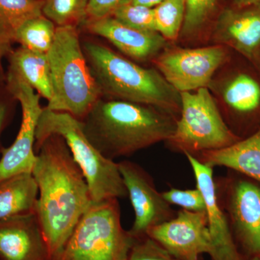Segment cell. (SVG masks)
<instances>
[{
  "instance_id": "cell-1",
  "label": "cell",
  "mask_w": 260,
  "mask_h": 260,
  "mask_svg": "<svg viewBox=\"0 0 260 260\" xmlns=\"http://www.w3.org/2000/svg\"><path fill=\"white\" fill-rule=\"evenodd\" d=\"M37 214L49 260H55L93 203L88 183L64 138L51 135L36 151Z\"/></svg>"
},
{
  "instance_id": "cell-2",
  "label": "cell",
  "mask_w": 260,
  "mask_h": 260,
  "mask_svg": "<svg viewBox=\"0 0 260 260\" xmlns=\"http://www.w3.org/2000/svg\"><path fill=\"white\" fill-rule=\"evenodd\" d=\"M177 121L152 106L102 97L80 121L92 145L105 158L114 160L167 142Z\"/></svg>"
},
{
  "instance_id": "cell-3",
  "label": "cell",
  "mask_w": 260,
  "mask_h": 260,
  "mask_svg": "<svg viewBox=\"0 0 260 260\" xmlns=\"http://www.w3.org/2000/svg\"><path fill=\"white\" fill-rule=\"evenodd\" d=\"M82 47L102 97L152 106L178 119L180 93L158 70L143 68L99 43L84 42Z\"/></svg>"
},
{
  "instance_id": "cell-4",
  "label": "cell",
  "mask_w": 260,
  "mask_h": 260,
  "mask_svg": "<svg viewBox=\"0 0 260 260\" xmlns=\"http://www.w3.org/2000/svg\"><path fill=\"white\" fill-rule=\"evenodd\" d=\"M47 55L53 94L46 109L68 113L83 120L102 95L89 68L76 27L56 26Z\"/></svg>"
},
{
  "instance_id": "cell-5",
  "label": "cell",
  "mask_w": 260,
  "mask_h": 260,
  "mask_svg": "<svg viewBox=\"0 0 260 260\" xmlns=\"http://www.w3.org/2000/svg\"><path fill=\"white\" fill-rule=\"evenodd\" d=\"M51 135L62 137L88 183L93 202L127 197L118 162L102 155L84 133L81 121L66 112L44 108L38 123L34 150Z\"/></svg>"
},
{
  "instance_id": "cell-6",
  "label": "cell",
  "mask_w": 260,
  "mask_h": 260,
  "mask_svg": "<svg viewBox=\"0 0 260 260\" xmlns=\"http://www.w3.org/2000/svg\"><path fill=\"white\" fill-rule=\"evenodd\" d=\"M135 241L121 225L118 199L93 202L55 260H127Z\"/></svg>"
},
{
  "instance_id": "cell-7",
  "label": "cell",
  "mask_w": 260,
  "mask_h": 260,
  "mask_svg": "<svg viewBox=\"0 0 260 260\" xmlns=\"http://www.w3.org/2000/svg\"><path fill=\"white\" fill-rule=\"evenodd\" d=\"M181 112L167 143L174 151L195 155L225 148L240 139L228 126L208 88L180 93Z\"/></svg>"
},
{
  "instance_id": "cell-8",
  "label": "cell",
  "mask_w": 260,
  "mask_h": 260,
  "mask_svg": "<svg viewBox=\"0 0 260 260\" xmlns=\"http://www.w3.org/2000/svg\"><path fill=\"white\" fill-rule=\"evenodd\" d=\"M236 173L215 179L217 197L239 251L260 258V184Z\"/></svg>"
},
{
  "instance_id": "cell-9",
  "label": "cell",
  "mask_w": 260,
  "mask_h": 260,
  "mask_svg": "<svg viewBox=\"0 0 260 260\" xmlns=\"http://www.w3.org/2000/svg\"><path fill=\"white\" fill-rule=\"evenodd\" d=\"M4 83L21 106L22 121L14 143L2 152L0 182L18 174L32 172L37 159L36 133L44 110L40 95L14 72L8 70Z\"/></svg>"
},
{
  "instance_id": "cell-10",
  "label": "cell",
  "mask_w": 260,
  "mask_h": 260,
  "mask_svg": "<svg viewBox=\"0 0 260 260\" xmlns=\"http://www.w3.org/2000/svg\"><path fill=\"white\" fill-rule=\"evenodd\" d=\"M221 45L194 49L171 48L155 56L160 74L179 93L208 88L214 73L226 60Z\"/></svg>"
},
{
  "instance_id": "cell-11",
  "label": "cell",
  "mask_w": 260,
  "mask_h": 260,
  "mask_svg": "<svg viewBox=\"0 0 260 260\" xmlns=\"http://www.w3.org/2000/svg\"><path fill=\"white\" fill-rule=\"evenodd\" d=\"M118 167L134 209V223L129 230L133 237H144L152 228L176 216L177 212L162 198L153 178L139 164L124 160L118 162Z\"/></svg>"
},
{
  "instance_id": "cell-12",
  "label": "cell",
  "mask_w": 260,
  "mask_h": 260,
  "mask_svg": "<svg viewBox=\"0 0 260 260\" xmlns=\"http://www.w3.org/2000/svg\"><path fill=\"white\" fill-rule=\"evenodd\" d=\"M146 235L179 260H198L204 253L212 258L215 253L205 212L181 209L172 220L150 229Z\"/></svg>"
},
{
  "instance_id": "cell-13",
  "label": "cell",
  "mask_w": 260,
  "mask_h": 260,
  "mask_svg": "<svg viewBox=\"0 0 260 260\" xmlns=\"http://www.w3.org/2000/svg\"><path fill=\"white\" fill-rule=\"evenodd\" d=\"M184 155L194 173L196 187L201 191L204 198L205 213L215 249L212 260H247L234 242L226 214L219 203L213 168L202 164L191 154Z\"/></svg>"
},
{
  "instance_id": "cell-14",
  "label": "cell",
  "mask_w": 260,
  "mask_h": 260,
  "mask_svg": "<svg viewBox=\"0 0 260 260\" xmlns=\"http://www.w3.org/2000/svg\"><path fill=\"white\" fill-rule=\"evenodd\" d=\"M85 23L91 34L107 39L123 54L137 61L155 58L167 43L158 32L132 28L113 17Z\"/></svg>"
},
{
  "instance_id": "cell-15",
  "label": "cell",
  "mask_w": 260,
  "mask_h": 260,
  "mask_svg": "<svg viewBox=\"0 0 260 260\" xmlns=\"http://www.w3.org/2000/svg\"><path fill=\"white\" fill-rule=\"evenodd\" d=\"M0 260H49L36 213L0 223Z\"/></svg>"
},
{
  "instance_id": "cell-16",
  "label": "cell",
  "mask_w": 260,
  "mask_h": 260,
  "mask_svg": "<svg viewBox=\"0 0 260 260\" xmlns=\"http://www.w3.org/2000/svg\"><path fill=\"white\" fill-rule=\"evenodd\" d=\"M193 156L208 167L228 168L260 184V128L246 139Z\"/></svg>"
},
{
  "instance_id": "cell-17",
  "label": "cell",
  "mask_w": 260,
  "mask_h": 260,
  "mask_svg": "<svg viewBox=\"0 0 260 260\" xmlns=\"http://www.w3.org/2000/svg\"><path fill=\"white\" fill-rule=\"evenodd\" d=\"M215 38L217 42L256 59L260 49V13H226L219 22Z\"/></svg>"
},
{
  "instance_id": "cell-18",
  "label": "cell",
  "mask_w": 260,
  "mask_h": 260,
  "mask_svg": "<svg viewBox=\"0 0 260 260\" xmlns=\"http://www.w3.org/2000/svg\"><path fill=\"white\" fill-rule=\"evenodd\" d=\"M39 189L31 173L0 182V223L36 213Z\"/></svg>"
},
{
  "instance_id": "cell-19",
  "label": "cell",
  "mask_w": 260,
  "mask_h": 260,
  "mask_svg": "<svg viewBox=\"0 0 260 260\" xmlns=\"http://www.w3.org/2000/svg\"><path fill=\"white\" fill-rule=\"evenodd\" d=\"M8 70L20 76L40 96L48 102L52 97L50 66L47 54L36 52L20 47L13 50L8 57Z\"/></svg>"
},
{
  "instance_id": "cell-20",
  "label": "cell",
  "mask_w": 260,
  "mask_h": 260,
  "mask_svg": "<svg viewBox=\"0 0 260 260\" xmlns=\"http://www.w3.org/2000/svg\"><path fill=\"white\" fill-rule=\"evenodd\" d=\"M44 0H0V36L13 44L19 29L43 15Z\"/></svg>"
},
{
  "instance_id": "cell-21",
  "label": "cell",
  "mask_w": 260,
  "mask_h": 260,
  "mask_svg": "<svg viewBox=\"0 0 260 260\" xmlns=\"http://www.w3.org/2000/svg\"><path fill=\"white\" fill-rule=\"evenodd\" d=\"M222 95L227 107L237 114H250L260 106V85L248 75L232 78L224 87Z\"/></svg>"
},
{
  "instance_id": "cell-22",
  "label": "cell",
  "mask_w": 260,
  "mask_h": 260,
  "mask_svg": "<svg viewBox=\"0 0 260 260\" xmlns=\"http://www.w3.org/2000/svg\"><path fill=\"white\" fill-rule=\"evenodd\" d=\"M56 28L50 19L42 15L22 25L15 36V42L29 50L47 54L54 43Z\"/></svg>"
},
{
  "instance_id": "cell-23",
  "label": "cell",
  "mask_w": 260,
  "mask_h": 260,
  "mask_svg": "<svg viewBox=\"0 0 260 260\" xmlns=\"http://www.w3.org/2000/svg\"><path fill=\"white\" fill-rule=\"evenodd\" d=\"M89 0H44L43 15L57 26L76 27L86 20Z\"/></svg>"
},
{
  "instance_id": "cell-24",
  "label": "cell",
  "mask_w": 260,
  "mask_h": 260,
  "mask_svg": "<svg viewBox=\"0 0 260 260\" xmlns=\"http://www.w3.org/2000/svg\"><path fill=\"white\" fill-rule=\"evenodd\" d=\"M156 30L166 40L179 37L185 15V0H164L154 8Z\"/></svg>"
},
{
  "instance_id": "cell-25",
  "label": "cell",
  "mask_w": 260,
  "mask_h": 260,
  "mask_svg": "<svg viewBox=\"0 0 260 260\" xmlns=\"http://www.w3.org/2000/svg\"><path fill=\"white\" fill-rule=\"evenodd\" d=\"M112 17L132 28L157 32L154 8L130 3L116 10Z\"/></svg>"
},
{
  "instance_id": "cell-26",
  "label": "cell",
  "mask_w": 260,
  "mask_h": 260,
  "mask_svg": "<svg viewBox=\"0 0 260 260\" xmlns=\"http://www.w3.org/2000/svg\"><path fill=\"white\" fill-rule=\"evenodd\" d=\"M218 0H185V15L183 23L184 37H191L199 31L208 20Z\"/></svg>"
},
{
  "instance_id": "cell-27",
  "label": "cell",
  "mask_w": 260,
  "mask_h": 260,
  "mask_svg": "<svg viewBox=\"0 0 260 260\" xmlns=\"http://www.w3.org/2000/svg\"><path fill=\"white\" fill-rule=\"evenodd\" d=\"M162 198L171 205L180 207L191 212H205L206 206L203 195L198 187L191 189H180L172 187L161 192Z\"/></svg>"
},
{
  "instance_id": "cell-28",
  "label": "cell",
  "mask_w": 260,
  "mask_h": 260,
  "mask_svg": "<svg viewBox=\"0 0 260 260\" xmlns=\"http://www.w3.org/2000/svg\"><path fill=\"white\" fill-rule=\"evenodd\" d=\"M127 260H179L148 236L138 238Z\"/></svg>"
},
{
  "instance_id": "cell-29",
  "label": "cell",
  "mask_w": 260,
  "mask_h": 260,
  "mask_svg": "<svg viewBox=\"0 0 260 260\" xmlns=\"http://www.w3.org/2000/svg\"><path fill=\"white\" fill-rule=\"evenodd\" d=\"M132 2L133 0H89L85 23L112 17L116 10Z\"/></svg>"
},
{
  "instance_id": "cell-30",
  "label": "cell",
  "mask_w": 260,
  "mask_h": 260,
  "mask_svg": "<svg viewBox=\"0 0 260 260\" xmlns=\"http://www.w3.org/2000/svg\"><path fill=\"white\" fill-rule=\"evenodd\" d=\"M18 101L10 93L5 83H0V155L3 148L1 136L7 126L13 120Z\"/></svg>"
},
{
  "instance_id": "cell-31",
  "label": "cell",
  "mask_w": 260,
  "mask_h": 260,
  "mask_svg": "<svg viewBox=\"0 0 260 260\" xmlns=\"http://www.w3.org/2000/svg\"><path fill=\"white\" fill-rule=\"evenodd\" d=\"M13 50L12 44L5 41L0 36V83H4L5 74H6V73H5L4 70H3V59L5 57L8 58Z\"/></svg>"
},
{
  "instance_id": "cell-32",
  "label": "cell",
  "mask_w": 260,
  "mask_h": 260,
  "mask_svg": "<svg viewBox=\"0 0 260 260\" xmlns=\"http://www.w3.org/2000/svg\"><path fill=\"white\" fill-rule=\"evenodd\" d=\"M164 0H133L132 3L134 5H141L147 8H153L160 5Z\"/></svg>"
},
{
  "instance_id": "cell-33",
  "label": "cell",
  "mask_w": 260,
  "mask_h": 260,
  "mask_svg": "<svg viewBox=\"0 0 260 260\" xmlns=\"http://www.w3.org/2000/svg\"><path fill=\"white\" fill-rule=\"evenodd\" d=\"M234 2L239 8L260 5V0H234Z\"/></svg>"
},
{
  "instance_id": "cell-34",
  "label": "cell",
  "mask_w": 260,
  "mask_h": 260,
  "mask_svg": "<svg viewBox=\"0 0 260 260\" xmlns=\"http://www.w3.org/2000/svg\"><path fill=\"white\" fill-rule=\"evenodd\" d=\"M250 260H260V258L254 257V258H252V259H251Z\"/></svg>"
}]
</instances>
